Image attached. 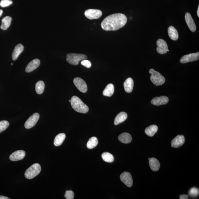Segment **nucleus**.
Returning a JSON list of instances; mask_svg holds the SVG:
<instances>
[{
    "label": "nucleus",
    "mask_w": 199,
    "mask_h": 199,
    "mask_svg": "<svg viewBox=\"0 0 199 199\" xmlns=\"http://www.w3.org/2000/svg\"><path fill=\"white\" fill-rule=\"evenodd\" d=\"M127 18L122 14H115L107 17L101 23L102 28L105 31H116L126 25Z\"/></svg>",
    "instance_id": "1"
},
{
    "label": "nucleus",
    "mask_w": 199,
    "mask_h": 199,
    "mask_svg": "<svg viewBox=\"0 0 199 199\" xmlns=\"http://www.w3.org/2000/svg\"><path fill=\"white\" fill-rule=\"evenodd\" d=\"M70 103L73 109L77 112L86 113L88 112V107L77 96L72 97Z\"/></svg>",
    "instance_id": "2"
},
{
    "label": "nucleus",
    "mask_w": 199,
    "mask_h": 199,
    "mask_svg": "<svg viewBox=\"0 0 199 199\" xmlns=\"http://www.w3.org/2000/svg\"><path fill=\"white\" fill-rule=\"evenodd\" d=\"M86 55L81 54H68L66 55V60L70 64L77 66L80 61L87 59Z\"/></svg>",
    "instance_id": "3"
},
{
    "label": "nucleus",
    "mask_w": 199,
    "mask_h": 199,
    "mask_svg": "<svg viewBox=\"0 0 199 199\" xmlns=\"http://www.w3.org/2000/svg\"><path fill=\"white\" fill-rule=\"evenodd\" d=\"M41 170V165L38 163H35L26 170L25 176L28 179L36 177L40 173Z\"/></svg>",
    "instance_id": "4"
},
{
    "label": "nucleus",
    "mask_w": 199,
    "mask_h": 199,
    "mask_svg": "<svg viewBox=\"0 0 199 199\" xmlns=\"http://www.w3.org/2000/svg\"><path fill=\"white\" fill-rule=\"evenodd\" d=\"M149 72L151 74L150 80L156 86L162 85L165 83V78L159 72L156 71L153 69L150 70Z\"/></svg>",
    "instance_id": "5"
},
{
    "label": "nucleus",
    "mask_w": 199,
    "mask_h": 199,
    "mask_svg": "<svg viewBox=\"0 0 199 199\" xmlns=\"http://www.w3.org/2000/svg\"><path fill=\"white\" fill-rule=\"evenodd\" d=\"M85 15L89 19H97L101 17L102 12L98 9H89L85 11Z\"/></svg>",
    "instance_id": "6"
},
{
    "label": "nucleus",
    "mask_w": 199,
    "mask_h": 199,
    "mask_svg": "<svg viewBox=\"0 0 199 199\" xmlns=\"http://www.w3.org/2000/svg\"><path fill=\"white\" fill-rule=\"evenodd\" d=\"M40 118V115L38 113H35L32 115L26 122L25 126L26 128L29 129L35 125Z\"/></svg>",
    "instance_id": "7"
},
{
    "label": "nucleus",
    "mask_w": 199,
    "mask_h": 199,
    "mask_svg": "<svg viewBox=\"0 0 199 199\" xmlns=\"http://www.w3.org/2000/svg\"><path fill=\"white\" fill-rule=\"evenodd\" d=\"M74 83L80 92L83 93L87 92V85L83 79L80 78H76L74 80Z\"/></svg>",
    "instance_id": "8"
},
{
    "label": "nucleus",
    "mask_w": 199,
    "mask_h": 199,
    "mask_svg": "<svg viewBox=\"0 0 199 199\" xmlns=\"http://www.w3.org/2000/svg\"><path fill=\"white\" fill-rule=\"evenodd\" d=\"M199 58V52L189 54L183 56L180 59V62L185 64L198 60Z\"/></svg>",
    "instance_id": "9"
},
{
    "label": "nucleus",
    "mask_w": 199,
    "mask_h": 199,
    "mask_svg": "<svg viewBox=\"0 0 199 199\" xmlns=\"http://www.w3.org/2000/svg\"><path fill=\"white\" fill-rule=\"evenodd\" d=\"M157 50L158 53L163 54L169 51L167 43L164 40L159 39L157 41Z\"/></svg>",
    "instance_id": "10"
},
{
    "label": "nucleus",
    "mask_w": 199,
    "mask_h": 199,
    "mask_svg": "<svg viewBox=\"0 0 199 199\" xmlns=\"http://www.w3.org/2000/svg\"><path fill=\"white\" fill-rule=\"evenodd\" d=\"M120 179L123 183L127 187H131L133 185V179L130 173L124 172L121 174Z\"/></svg>",
    "instance_id": "11"
},
{
    "label": "nucleus",
    "mask_w": 199,
    "mask_h": 199,
    "mask_svg": "<svg viewBox=\"0 0 199 199\" xmlns=\"http://www.w3.org/2000/svg\"><path fill=\"white\" fill-rule=\"evenodd\" d=\"M185 142V137L183 135H178L173 139L171 146L173 148H178L182 146Z\"/></svg>",
    "instance_id": "12"
},
{
    "label": "nucleus",
    "mask_w": 199,
    "mask_h": 199,
    "mask_svg": "<svg viewBox=\"0 0 199 199\" xmlns=\"http://www.w3.org/2000/svg\"><path fill=\"white\" fill-rule=\"evenodd\" d=\"M185 22L189 30L192 32H195L196 30V26L191 14L189 13H187L185 14Z\"/></svg>",
    "instance_id": "13"
},
{
    "label": "nucleus",
    "mask_w": 199,
    "mask_h": 199,
    "mask_svg": "<svg viewBox=\"0 0 199 199\" xmlns=\"http://www.w3.org/2000/svg\"><path fill=\"white\" fill-rule=\"evenodd\" d=\"M169 101V98L167 96H161L159 97H156L151 100V103L154 105L159 106L166 105Z\"/></svg>",
    "instance_id": "14"
},
{
    "label": "nucleus",
    "mask_w": 199,
    "mask_h": 199,
    "mask_svg": "<svg viewBox=\"0 0 199 199\" xmlns=\"http://www.w3.org/2000/svg\"><path fill=\"white\" fill-rule=\"evenodd\" d=\"M26 153L24 150H18L13 153L9 157L11 161H17L23 159L25 157Z\"/></svg>",
    "instance_id": "15"
},
{
    "label": "nucleus",
    "mask_w": 199,
    "mask_h": 199,
    "mask_svg": "<svg viewBox=\"0 0 199 199\" xmlns=\"http://www.w3.org/2000/svg\"><path fill=\"white\" fill-rule=\"evenodd\" d=\"M40 64V61L39 59H34L28 64L26 68V72L27 73H29V72L34 71L38 67Z\"/></svg>",
    "instance_id": "16"
},
{
    "label": "nucleus",
    "mask_w": 199,
    "mask_h": 199,
    "mask_svg": "<svg viewBox=\"0 0 199 199\" xmlns=\"http://www.w3.org/2000/svg\"><path fill=\"white\" fill-rule=\"evenodd\" d=\"M24 47L23 45L19 44L16 46L12 54V59L15 61L18 58L19 56L24 51Z\"/></svg>",
    "instance_id": "17"
},
{
    "label": "nucleus",
    "mask_w": 199,
    "mask_h": 199,
    "mask_svg": "<svg viewBox=\"0 0 199 199\" xmlns=\"http://www.w3.org/2000/svg\"><path fill=\"white\" fill-rule=\"evenodd\" d=\"M133 79L131 78H128L125 80L124 83L125 90L126 92L131 93L133 90Z\"/></svg>",
    "instance_id": "18"
},
{
    "label": "nucleus",
    "mask_w": 199,
    "mask_h": 199,
    "mask_svg": "<svg viewBox=\"0 0 199 199\" xmlns=\"http://www.w3.org/2000/svg\"><path fill=\"white\" fill-rule=\"evenodd\" d=\"M128 117L127 114L125 112H121L117 115L114 120V124L117 125L125 121Z\"/></svg>",
    "instance_id": "19"
},
{
    "label": "nucleus",
    "mask_w": 199,
    "mask_h": 199,
    "mask_svg": "<svg viewBox=\"0 0 199 199\" xmlns=\"http://www.w3.org/2000/svg\"><path fill=\"white\" fill-rule=\"evenodd\" d=\"M118 140L124 144H129L131 142V136L129 133H124L121 134L118 137Z\"/></svg>",
    "instance_id": "20"
},
{
    "label": "nucleus",
    "mask_w": 199,
    "mask_h": 199,
    "mask_svg": "<svg viewBox=\"0 0 199 199\" xmlns=\"http://www.w3.org/2000/svg\"><path fill=\"white\" fill-rule=\"evenodd\" d=\"M149 164L150 169L154 172L159 170L160 163L158 160L155 158L152 157L149 160Z\"/></svg>",
    "instance_id": "21"
},
{
    "label": "nucleus",
    "mask_w": 199,
    "mask_h": 199,
    "mask_svg": "<svg viewBox=\"0 0 199 199\" xmlns=\"http://www.w3.org/2000/svg\"><path fill=\"white\" fill-rule=\"evenodd\" d=\"M12 18L10 16H6L3 18L2 20V25L1 29L3 30H6L10 27Z\"/></svg>",
    "instance_id": "22"
},
{
    "label": "nucleus",
    "mask_w": 199,
    "mask_h": 199,
    "mask_svg": "<svg viewBox=\"0 0 199 199\" xmlns=\"http://www.w3.org/2000/svg\"><path fill=\"white\" fill-rule=\"evenodd\" d=\"M168 33L169 36L173 40L176 41L178 38V33L177 30L173 26H170L168 28Z\"/></svg>",
    "instance_id": "23"
},
{
    "label": "nucleus",
    "mask_w": 199,
    "mask_h": 199,
    "mask_svg": "<svg viewBox=\"0 0 199 199\" xmlns=\"http://www.w3.org/2000/svg\"><path fill=\"white\" fill-rule=\"evenodd\" d=\"M114 92V87L112 83L109 84L105 87L103 92L104 96L111 97L112 96Z\"/></svg>",
    "instance_id": "24"
},
{
    "label": "nucleus",
    "mask_w": 199,
    "mask_h": 199,
    "mask_svg": "<svg viewBox=\"0 0 199 199\" xmlns=\"http://www.w3.org/2000/svg\"><path fill=\"white\" fill-rule=\"evenodd\" d=\"M158 129L157 125H152L148 126L145 130V133L149 137H153L155 134L157 133Z\"/></svg>",
    "instance_id": "25"
},
{
    "label": "nucleus",
    "mask_w": 199,
    "mask_h": 199,
    "mask_svg": "<svg viewBox=\"0 0 199 199\" xmlns=\"http://www.w3.org/2000/svg\"><path fill=\"white\" fill-rule=\"evenodd\" d=\"M66 135L64 133H60L57 135L54 140V145L56 146L61 145L66 139Z\"/></svg>",
    "instance_id": "26"
},
{
    "label": "nucleus",
    "mask_w": 199,
    "mask_h": 199,
    "mask_svg": "<svg viewBox=\"0 0 199 199\" xmlns=\"http://www.w3.org/2000/svg\"><path fill=\"white\" fill-rule=\"evenodd\" d=\"M98 144V140L97 138L96 137H92L89 139L87 143V148L89 149H92L96 147Z\"/></svg>",
    "instance_id": "27"
},
{
    "label": "nucleus",
    "mask_w": 199,
    "mask_h": 199,
    "mask_svg": "<svg viewBox=\"0 0 199 199\" xmlns=\"http://www.w3.org/2000/svg\"><path fill=\"white\" fill-rule=\"evenodd\" d=\"M102 159L105 162L108 163H112L114 161V157L112 154L105 152L102 153L101 155Z\"/></svg>",
    "instance_id": "28"
},
{
    "label": "nucleus",
    "mask_w": 199,
    "mask_h": 199,
    "mask_svg": "<svg viewBox=\"0 0 199 199\" xmlns=\"http://www.w3.org/2000/svg\"><path fill=\"white\" fill-rule=\"evenodd\" d=\"M45 88V84L44 82L39 81L37 83L36 85V90L37 94H41L44 92Z\"/></svg>",
    "instance_id": "29"
},
{
    "label": "nucleus",
    "mask_w": 199,
    "mask_h": 199,
    "mask_svg": "<svg viewBox=\"0 0 199 199\" xmlns=\"http://www.w3.org/2000/svg\"><path fill=\"white\" fill-rule=\"evenodd\" d=\"M9 125V122L7 121L6 120L0 121V133L5 131L8 127Z\"/></svg>",
    "instance_id": "30"
},
{
    "label": "nucleus",
    "mask_w": 199,
    "mask_h": 199,
    "mask_svg": "<svg viewBox=\"0 0 199 199\" xmlns=\"http://www.w3.org/2000/svg\"><path fill=\"white\" fill-rule=\"evenodd\" d=\"M199 189L196 187H193L189 190V196L196 197L199 194Z\"/></svg>",
    "instance_id": "31"
},
{
    "label": "nucleus",
    "mask_w": 199,
    "mask_h": 199,
    "mask_svg": "<svg viewBox=\"0 0 199 199\" xmlns=\"http://www.w3.org/2000/svg\"><path fill=\"white\" fill-rule=\"evenodd\" d=\"M12 3L13 2L11 0H2L0 2V6L2 7H6Z\"/></svg>",
    "instance_id": "32"
},
{
    "label": "nucleus",
    "mask_w": 199,
    "mask_h": 199,
    "mask_svg": "<svg viewBox=\"0 0 199 199\" xmlns=\"http://www.w3.org/2000/svg\"><path fill=\"white\" fill-rule=\"evenodd\" d=\"M64 196L67 199H74V193L72 191H67L65 193Z\"/></svg>",
    "instance_id": "33"
},
{
    "label": "nucleus",
    "mask_w": 199,
    "mask_h": 199,
    "mask_svg": "<svg viewBox=\"0 0 199 199\" xmlns=\"http://www.w3.org/2000/svg\"><path fill=\"white\" fill-rule=\"evenodd\" d=\"M81 64L82 66H85L87 68H90L92 66V64L90 61L85 59L81 61Z\"/></svg>",
    "instance_id": "34"
},
{
    "label": "nucleus",
    "mask_w": 199,
    "mask_h": 199,
    "mask_svg": "<svg viewBox=\"0 0 199 199\" xmlns=\"http://www.w3.org/2000/svg\"><path fill=\"white\" fill-rule=\"evenodd\" d=\"M189 198V196L187 195L182 194L180 196V199H188Z\"/></svg>",
    "instance_id": "35"
},
{
    "label": "nucleus",
    "mask_w": 199,
    "mask_h": 199,
    "mask_svg": "<svg viewBox=\"0 0 199 199\" xmlns=\"http://www.w3.org/2000/svg\"><path fill=\"white\" fill-rule=\"evenodd\" d=\"M0 199H10V198L4 196H0Z\"/></svg>",
    "instance_id": "36"
},
{
    "label": "nucleus",
    "mask_w": 199,
    "mask_h": 199,
    "mask_svg": "<svg viewBox=\"0 0 199 199\" xmlns=\"http://www.w3.org/2000/svg\"><path fill=\"white\" fill-rule=\"evenodd\" d=\"M197 16H198V17L199 18V6H198L197 11Z\"/></svg>",
    "instance_id": "37"
},
{
    "label": "nucleus",
    "mask_w": 199,
    "mask_h": 199,
    "mask_svg": "<svg viewBox=\"0 0 199 199\" xmlns=\"http://www.w3.org/2000/svg\"><path fill=\"white\" fill-rule=\"evenodd\" d=\"M3 11L1 9H0V17H1Z\"/></svg>",
    "instance_id": "38"
},
{
    "label": "nucleus",
    "mask_w": 199,
    "mask_h": 199,
    "mask_svg": "<svg viewBox=\"0 0 199 199\" xmlns=\"http://www.w3.org/2000/svg\"><path fill=\"white\" fill-rule=\"evenodd\" d=\"M69 102H70V100H69Z\"/></svg>",
    "instance_id": "39"
},
{
    "label": "nucleus",
    "mask_w": 199,
    "mask_h": 199,
    "mask_svg": "<svg viewBox=\"0 0 199 199\" xmlns=\"http://www.w3.org/2000/svg\"><path fill=\"white\" fill-rule=\"evenodd\" d=\"M150 159V158H148L149 160Z\"/></svg>",
    "instance_id": "40"
},
{
    "label": "nucleus",
    "mask_w": 199,
    "mask_h": 199,
    "mask_svg": "<svg viewBox=\"0 0 199 199\" xmlns=\"http://www.w3.org/2000/svg\"><path fill=\"white\" fill-rule=\"evenodd\" d=\"M11 65H12H12H13L12 63V64H11Z\"/></svg>",
    "instance_id": "41"
}]
</instances>
